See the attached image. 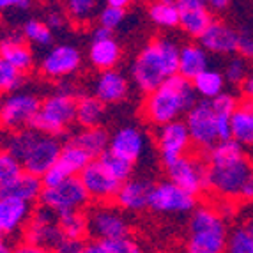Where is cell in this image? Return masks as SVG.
<instances>
[{
    "label": "cell",
    "mask_w": 253,
    "mask_h": 253,
    "mask_svg": "<svg viewBox=\"0 0 253 253\" xmlns=\"http://www.w3.org/2000/svg\"><path fill=\"white\" fill-rule=\"evenodd\" d=\"M207 190L221 200L252 202L253 163L234 140L219 142L207 152Z\"/></svg>",
    "instance_id": "cell-1"
},
{
    "label": "cell",
    "mask_w": 253,
    "mask_h": 253,
    "mask_svg": "<svg viewBox=\"0 0 253 253\" xmlns=\"http://www.w3.org/2000/svg\"><path fill=\"white\" fill-rule=\"evenodd\" d=\"M179 46L169 38H152L131 62V82L140 92H152L177 75Z\"/></svg>",
    "instance_id": "cell-2"
},
{
    "label": "cell",
    "mask_w": 253,
    "mask_h": 253,
    "mask_svg": "<svg viewBox=\"0 0 253 253\" xmlns=\"http://www.w3.org/2000/svg\"><path fill=\"white\" fill-rule=\"evenodd\" d=\"M195 103L197 94L191 87V82L175 75L145 96L142 114L149 124L161 127L181 121L182 115L188 114Z\"/></svg>",
    "instance_id": "cell-3"
},
{
    "label": "cell",
    "mask_w": 253,
    "mask_h": 253,
    "mask_svg": "<svg viewBox=\"0 0 253 253\" xmlns=\"http://www.w3.org/2000/svg\"><path fill=\"white\" fill-rule=\"evenodd\" d=\"M62 144L59 138L44 135L34 127L9 133L5 151L20 161L23 172L42 177L57 163Z\"/></svg>",
    "instance_id": "cell-4"
},
{
    "label": "cell",
    "mask_w": 253,
    "mask_h": 253,
    "mask_svg": "<svg viewBox=\"0 0 253 253\" xmlns=\"http://www.w3.org/2000/svg\"><path fill=\"white\" fill-rule=\"evenodd\" d=\"M228 227L212 204L195 207L188 225L184 253H225Z\"/></svg>",
    "instance_id": "cell-5"
},
{
    "label": "cell",
    "mask_w": 253,
    "mask_h": 253,
    "mask_svg": "<svg viewBox=\"0 0 253 253\" xmlns=\"http://www.w3.org/2000/svg\"><path fill=\"white\" fill-rule=\"evenodd\" d=\"M75 108L76 97L73 96L71 89L60 87L41 99L39 112L30 127L59 138L75 123Z\"/></svg>",
    "instance_id": "cell-6"
},
{
    "label": "cell",
    "mask_w": 253,
    "mask_h": 253,
    "mask_svg": "<svg viewBox=\"0 0 253 253\" xmlns=\"http://www.w3.org/2000/svg\"><path fill=\"white\" fill-rule=\"evenodd\" d=\"M41 106V97L34 90L20 89L13 94L2 97L0 108V129L20 131L30 127Z\"/></svg>",
    "instance_id": "cell-7"
},
{
    "label": "cell",
    "mask_w": 253,
    "mask_h": 253,
    "mask_svg": "<svg viewBox=\"0 0 253 253\" xmlns=\"http://www.w3.org/2000/svg\"><path fill=\"white\" fill-rule=\"evenodd\" d=\"M184 124L190 133L191 145H195L200 151L209 152L216 144H219L218 115L214 114L211 101L197 99V103L186 114Z\"/></svg>",
    "instance_id": "cell-8"
},
{
    "label": "cell",
    "mask_w": 253,
    "mask_h": 253,
    "mask_svg": "<svg viewBox=\"0 0 253 253\" xmlns=\"http://www.w3.org/2000/svg\"><path fill=\"white\" fill-rule=\"evenodd\" d=\"M197 207V197L181 190L170 181H161L152 184L149 195V206L154 214L160 216H182L193 212Z\"/></svg>",
    "instance_id": "cell-9"
},
{
    "label": "cell",
    "mask_w": 253,
    "mask_h": 253,
    "mask_svg": "<svg viewBox=\"0 0 253 253\" xmlns=\"http://www.w3.org/2000/svg\"><path fill=\"white\" fill-rule=\"evenodd\" d=\"M89 234L97 243L121 239L129 236L131 223L119 207L110 204H97L92 211L87 214Z\"/></svg>",
    "instance_id": "cell-10"
},
{
    "label": "cell",
    "mask_w": 253,
    "mask_h": 253,
    "mask_svg": "<svg viewBox=\"0 0 253 253\" xmlns=\"http://www.w3.org/2000/svg\"><path fill=\"white\" fill-rule=\"evenodd\" d=\"M39 200H41L42 207H46L59 216L64 212L84 211V207H87L89 204V195L85 191L80 179L68 177L57 186L42 188Z\"/></svg>",
    "instance_id": "cell-11"
},
{
    "label": "cell",
    "mask_w": 253,
    "mask_h": 253,
    "mask_svg": "<svg viewBox=\"0 0 253 253\" xmlns=\"http://www.w3.org/2000/svg\"><path fill=\"white\" fill-rule=\"evenodd\" d=\"M165 170H167V177H169L167 181L173 182L193 197L207 190V167L206 161L200 158L186 154L177 161L167 165Z\"/></svg>",
    "instance_id": "cell-12"
},
{
    "label": "cell",
    "mask_w": 253,
    "mask_h": 253,
    "mask_svg": "<svg viewBox=\"0 0 253 253\" xmlns=\"http://www.w3.org/2000/svg\"><path fill=\"white\" fill-rule=\"evenodd\" d=\"M82 51L73 44H55L39 62V73L46 80L59 82L73 76L82 68Z\"/></svg>",
    "instance_id": "cell-13"
},
{
    "label": "cell",
    "mask_w": 253,
    "mask_h": 253,
    "mask_svg": "<svg viewBox=\"0 0 253 253\" xmlns=\"http://www.w3.org/2000/svg\"><path fill=\"white\" fill-rule=\"evenodd\" d=\"M21 236H23V241H27L30 245L53 250L62 239L59 228V216L46 207H36Z\"/></svg>",
    "instance_id": "cell-14"
},
{
    "label": "cell",
    "mask_w": 253,
    "mask_h": 253,
    "mask_svg": "<svg viewBox=\"0 0 253 253\" xmlns=\"http://www.w3.org/2000/svg\"><path fill=\"white\" fill-rule=\"evenodd\" d=\"M156 145L165 167L173 163V161H177L179 158L186 156L190 152L191 138L184 121H175V123L158 127Z\"/></svg>",
    "instance_id": "cell-15"
},
{
    "label": "cell",
    "mask_w": 253,
    "mask_h": 253,
    "mask_svg": "<svg viewBox=\"0 0 253 253\" xmlns=\"http://www.w3.org/2000/svg\"><path fill=\"white\" fill-rule=\"evenodd\" d=\"M87 59H89L90 66L96 68L99 73L117 69V64L123 59V48L112 32L101 29V27H96L92 32L89 50H87Z\"/></svg>",
    "instance_id": "cell-16"
},
{
    "label": "cell",
    "mask_w": 253,
    "mask_h": 253,
    "mask_svg": "<svg viewBox=\"0 0 253 253\" xmlns=\"http://www.w3.org/2000/svg\"><path fill=\"white\" fill-rule=\"evenodd\" d=\"M149 149V140L144 131L136 126H123L110 135L108 152L123 158L131 165L145 156Z\"/></svg>",
    "instance_id": "cell-17"
},
{
    "label": "cell",
    "mask_w": 253,
    "mask_h": 253,
    "mask_svg": "<svg viewBox=\"0 0 253 253\" xmlns=\"http://www.w3.org/2000/svg\"><path fill=\"white\" fill-rule=\"evenodd\" d=\"M80 182L84 184L85 191L89 195V200L97 204H108L115 199L119 190V182L105 170L99 160H92L78 175Z\"/></svg>",
    "instance_id": "cell-18"
},
{
    "label": "cell",
    "mask_w": 253,
    "mask_h": 253,
    "mask_svg": "<svg viewBox=\"0 0 253 253\" xmlns=\"http://www.w3.org/2000/svg\"><path fill=\"white\" fill-rule=\"evenodd\" d=\"M32 211V204L9 195H0V236L9 239L23 234Z\"/></svg>",
    "instance_id": "cell-19"
},
{
    "label": "cell",
    "mask_w": 253,
    "mask_h": 253,
    "mask_svg": "<svg viewBox=\"0 0 253 253\" xmlns=\"http://www.w3.org/2000/svg\"><path fill=\"white\" fill-rule=\"evenodd\" d=\"M131 90V82L119 69L97 73L92 82V96L103 105H117L127 99Z\"/></svg>",
    "instance_id": "cell-20"
},
{
    "label": "cell",
    "mask_w": 253,
    "mask_h": 253,
    "mask_svg": "<svg viewBox=\"0 0 253 253\" xmlns=\"http://www.w3.org/2000/svg\"><path fill=\"white\" fill-rule=\"evenodd\" d=\"M237 42H239V32L223 20H212V23L199 39L200 46L207 53L214 55L237 53Z\"/></svg>",
    "instance_id": "cell-21"
},
{
    "label": "cell",
    "mask_w": 253,
    "mask_h": 253,
    "mask_svg": "<svg viewBox=\"0 0 253 253\" xmlns=\"http://www.w3.org/2000/svg\"><path fill=\"white\" fill-rule=\"evenodd\" d=\"M179 7V27L190 38L200 39V36L212 23V13L207 7V2L202 0H181Z\"/></svg>",
    "instance_id": "cell-22"
},
{
    "label": "cell",
    "mask_w": 253,
    "mask_h": 253,
    "mask_svg": "<svg viewBox=\"0 0 253 253\" xmlns=\"http://www.w3.org/2000/svg\"><path fill=\"white\" fill-rule=\"evenodd\" d=\"M152 184L147 179L131 177L129 181L119 186L115 195V207H119L123 212H140L147 209L149 195H151Z\"/></svg>",
    "instance_id": "cell-23"
},
{
    "label": "cell",
    "mask_w": 253,
    "mask_h": 253,
    "mask_svg": "<svg viewBox=\"0 0 253 253\" xmlns=\"http://www.w3.org/2000/svg\"><path fill=\"white\" fill-rule=\"evenodd\" d=\"M0 59L13 66L21 75L34 68V51L25 39L18 34H9L0 39Z\"/></svg>",
    "instance_id": "cell-24"
},
{
    "label": "cell",
    "mask_w": 253,
    "mask_h": 253,
    "mask_svg": "<svg viewBox=\"0 0 253 253\" xmlns=\"http://www.w3.org/2000/svg\"><path fill=\"white\" fill-rule=\"evenodd\" d=\"M209 69V53L197 42L179 46L177 75L188 82H193L200 73Z\"/></svg>",
    "instance_id": "cell-25"
},
{
    "label": "cell",
    "mask_w": 253,
    "mask_h": 253,
    "mask_svg": "<svg viewBox=\"0 0 253 253\" xmlns=\"http://www.w3.org/2000/svg\"><path fill=\"white\" fill-rule=\"evenodd\" d=\"M230 138L241 147H253V101H239L230 117Z\"/></svg>",
    "instance_id": "cell-26"
},
{
    "label": "cell",
    "mask_w": 253,
    "mask_h": 253,
    "mask_svg": "<svg viewBox=\"0 0 253 253\" xmlns=\"http://www.w3.org/2000/svg\"><path fill=\"white\" fill-rule=\"evenodd\" d=\"M42 193V181L38 175H32L29 172H21L16 179L0 188V195H9L14 199H20L23 202L32 204L34 200H39Z\"/></svg>",
    "instance_id": "cell-27"
},
{
    "label": "cell",
    "mask_w": 253,
    "mask_h": 253,
    "mask_svg": "<svg viewBox=\"0 0 253 253\" xmlns=\"http://www.w3.org/2000/svg\"><path fill=\"white\" fill-rule=\"evenodd\" d=\"M71 142L78 145L80 149H84L90 156V160H99L108 151L110 135L101 126L87 127V129H80L78 133H75Z\"/></svg>",
    "instance_id": "cell-28"
},
{
    "label": "cell",
    "mask_w": 253,
    "mask_h": 253,
    "mask_svg": "<svg viewBox=\"0 0 253 253\" xmlns=\"http://www.w3.org/2000/svg\"><path fill=\"white\" fill-rule=\"evenodd\" d=\"M105 105L99 99L92 96V94H85L76 99V108H75V123L82 126V129L87 127H99L105 119Z\"/></svg>",
    "instance_id": "cell-29"
},
{
    "label": "cell",
    "mask_w": 253,
    "mask_h": 253,
    "mask_svg": "<svg viewBox=\"0 0 253 253\" xmlns=\"http://www.w3.org/2000/svg\"><path fill=\"white\" fill-rule=\"evenodd\" d=\"M90 161L92 160H90L89 154L69 140L68 144L62 145L59 160H57L55 165H57L68 177H78V175L82 173V170H84Z\"/></svg>",
    "instance_id": "cell-30"
},
{
    "label": "cell",
    "mask_w": 253,
    "mask_h": 253,
    "mask_svg": "<svg viewBox=\"0 0 253 253\" xmlns=\"http://www.w3.org/2000/svg\"><path fill=\"white\" fill-rule=\"evenodd\" d=\"M147 16L152 21V25L158 29L172 30L179 27V7L177 2H170V0H158L151 2L147 7Z\"/></svg>",
    "instance_id": "cell-31"
},
{
    "label": "cell",
    "mask_w": 253,
    "mask_h": 253,
    "mask_svg": "<svg viewBox=\"0 0 253 253\" xmlns=\"http://www.w3.org/2000/svg\"><path fill=\"white\" fill-rule=\"evenodd\" d=\"M191 87H193L195 94H199L202 99L211 101L216 96L225 92V78L219 71L209 68L204 73H200V75L191 82Z\"/></svg>",
    "instance_id": "cell-32"
},
{
    "label": "cell",
    "mask_w": 253,
    "mask_h": 253,
    "mask_svg": "<svg viewBox=\"0 0 253 253\" xmlns=\"http://www.w3.org/2000/svg\"><path fill=\"white\" fill-rule=\"evenodd\" d=\"M127 7H129L127 0H108L97 13V27L114 32L126 20Z\"/></svg>",
    "instance_id": "cell-33"
},
{
    "label": "cell",
    "mask_w": 253,
    "mask_h": 253,
    "mask_svg": "<svg viewBox=\"0 0 253 253\" xmlns=\"http://www.w3.org/2000/svg\"><path fill=\"white\" fill-rule=\"evenodd\" d=\"M59 228L64 239L84 241V237L89 234L87 214L84 211H73L59 214Z\"/></svg>",
    "instance_id": "cell-34"
},
{
    "label": "cell",
    "mask_w": 253,
    "mask_h": 253,
    "mask_svg": "<svg viewBox=\"0 0 253 253\" xmlns=\"http://www.w3.org/2000/svg\"><path fill=\"white\" fill-rule=\"evenodd\" d=\"M21 38L29 42L30 46H50L53 42V32L42 21V18H29L21 25Z\"/></svg>",
    "instance_id": "cell-35"
},
{
    "label": "cell",
    "mask_w": 253,
    "mask_h": 253,
    "mask_svg": "<svg viewBox=\"0 0 253 253\" xmlns=\"http://www.w3.org/2000/svg\"><path fill=\"white\" fill-rule=\"evenodd\" d=\"M64 13L69 21H75L78 25H85L97 18L99 5L94 0H69L64 5Z\"/></svg>",
    "instance_id": "cell-36"
},
{
    "label": "cell",
    "mask_w": 253,
    "mask_h": 253,
    "mask_svg": "<svg viewBox=\"0 0 253 253\" xmlns=\"http://www.w3.org/2000/svg\"><path fill=\"white\" fill-rule=\"evenodd\" d=\"M99 163L105 167L106 172H108L119 184H123V182L129 181V179L133 177V165H131L129 161L123 160V158L114 156V154L108 151L99 158Z\"/></svg>",
    "instance_id": "cell-37"
},
{
    "label": "cell",
    "mask_w": 253,
    "mask_h": 253,
    "mask_svg": "<svg viewBox=\"0 0 253 253\" xmlns=\"http://www.w3.org/2000/svg\"><path fill=\"white\" fill-rule=\"evenodd\" d=\"M225 253H253V230L248 225H241L228 232Z\"/></svg>",
    "instance_id": "cell-38"
},
{
    "label": "cell",
    "mask_w": 253,
    "mask_h": 253,
    "mask_svg": "<svg viewBox=\"0 0 253 253\" xmlns=\"http://www.w3.org/2000/svg\"><path fill=\"white\" fill-rule=\"evenodd\" d=\"M221 75H223V78H225V84L243 85L250 75L248 60H245L243 57H239V55H232V57L227 60V64H225V69Z\"/></svg>",
    "instance_id": "cell-39"
},
{
    "label": "cell",
    "mask_w": 253,
    "mask_h": 253,
    "mask_svg": "<svg viewBox=\"0 0 253 253\" xmlns=\"http://www.w3.org/2000/svg\"><path fill=\"white\" fill-rule=\"evenodd\" d=\"M23 76L20 71L13 68V66H9L7 62L0 59V96L4 94H13L16 90L21 89V85H23Z\"/></svg>",
    "instance_id": "cell-40"
},
{
    "label": "cell",
    "mask_w": 253,
    "mask_h": 253,
    "mask_svg": "<svg viewBox=\"0 0 253 253\" xmlns=\"http://www.w3.org/2000/svg\"><path fill=\"white\" fill-rule=\"evenodd\" d=\"M21 172H23V169L16 158L11 156L7 151L0 154V188H4L13 179H16Z\"/></svg>",
    "instance_id": "cell-41"
},
{
    "label": "cell",
    "mask_w": 253,
    "mask_h": 253,
    "mask_svg": "<svg viewBox=\"0 0 253 253\" xmlns=\"http://www.w3.org/2000/svg\"><path fill=\"white\" fill-rule=\"evenodd\" d=\"M212 110H214L216 115H221V117H232V114L236 112L237 105V97L232 92H221L219 96H216L214 99H211Z\"/></svg>",
    "instance_id": "cell-42"
},
{
    "label": "cell",
    "mask_w": 253,
    "mask_h": 253,
    "mask_svg": "<svg viewBox=\"0 0 253 253\" xmlns=\"http://www.w3.org/2000/svg\"><path fill=\"white\" fill-rule=\"evenodd\" d=\"M103 245L108 250V253H145L144 246L140 245L136 239H133L131 236L121 237V239H115V241H108V243H103Z\"/></svg>",
    "instance_id": "cell-43"
},
{
    "label": "cell",
    "mask_w": 253,
    "mask_h": 253,
    "mask_svg": "<svg viewBox=\"0 0 253 253\" xmlns=\"http://www.w3.org/2000/svg\"><path fill=\"white\" fill-rule=\"evenodd\" d=\"M42 21H44V23L50 27L51 32H53V30H62L64 27H66L68 16L64 13V9H50V11H46Z\"/></svg>",
    "instance_id": "cell-44"
},
{
    "label": "cell",
    "mask_w": 253,
    "mask_h": 253,
    "mask_svg": "<svg viewBox=\"0 0 253 253\" xmlns=\"http://www.w3.org/2000/svg\"><path fill=\"white\" fill-rule=\"evenodd\" d=\"M85 243L84 241H76V239H60L59 245L51 250V253H82L84 252Z\"/></svg>",
    "instance_id": "cell-45"
},
{
    "label": "cell",
    "mask_w": 253,
    "mask_h": 253,
    "mask_svg": "<svg viewBox=\"0 0 253 253\" xmlns=\"http://www.w3.org/2000/svg\"><path fill=\"white\" fill-rule=\"evenodd\" d=\"M237 53L245 60H253V36L252 34H239Z\"/></svg>",
    "instance_id": "cell-46"
},
{
    "label": "cell",
    "mask_w": 253,
    "mask_h": 253,
    "mask_svg": "<svg viewBox=\"0 0 253 253\" xmlns=\"http://www.w3.org/2000/svg\"><path fill=\"white\" fill-rule=\"evenodd\" d=\"M13 253H51V250L42 248V246L30 245L27 241H20L18 245L13 246Z\"/></svg>",
    "instance_id": "cell-47"
},
{
    "label": "cell",
    "mask_w": 253,
    "mask_h": 253,
    "mask_svg": "<svg viewBox=\"0 0 253 253\" xmlns=\"http://www.w3.org/2000/svg\"><path fill=\"white\" fill-rule=\"evenodd\" d=\"M32 7V2L29 0H0V13H4L7 9H20V11H25V9Z\"/></svg>",
    "instance_id": "cell-48"
},
{
    "label": "cell",
    "mask_w": 253,
    "mask_h": 253,
    "mask_svg": "<svg viewBox=\"0 0 253 253\" xmlns=\"http://www.w3.org/2000/svg\"><path fill=\"white\" fill-rule=\"evenodd\" d=\"M243 87V94H245V99L253 101V69H250L248 78L245 80V84L241 85Z\"/></svg>",
    "instance_id": "cell-49"
},
{
    "label": "cell",
    "mask_w": 253,
    "mask_h": 253,
    "mask_svg": "<svg viewBox=\"0 0 253 253\" xmlns=\"http://www.w3.org/2000/svg\"><path fill=\"white\" fill-rule=\"evenodd\" d=\"M207 7H209L211 13H223V11H227L230 7V2H227V0H212V2H207Z\"/></svg>",
    "instance_id": "cell-50"
},
{
    "label": "cell",
    "mask_w": 253,
    "mask_h": 253,
    "mask_svg": "<svg viewBox=\"0 0 253 253\" xmlns=\"http://www.w3.org/2000/svg\"><path fill=\"white\" fill-rule=\"evenodd\" d=\"M82 253H108V250L105 248L103 243H97V241H92V243H85L84 252Z\"/></svg>",
    "instance_id": "cell-51"
},
{
    "label": "cell",
    "mask_w": 253,
    "mask_h": 253,
    "mask_svg": "<svg viewBox=\"0 0 253 253\" xmlns=\"http://www.w3.org/2000/svg\"><path fill=\"white\" fill-rule=\"evenodd\" d=\"M0 253H13V245L11 241L0 236Z\"/></svg>",
    "instance_id": "cell-52"
},
{
    "label": "cell",
    "mask_w": 253,
    "mask_h": 253,
    "mask_svg": "<svg viewBox=\"0 0 253 253\" xmlns=\"http://www.w3.org/2000/svg\"><path fill=\"white\" fill-rule=\"evenodd\" d=\"M5 142H7V135L4 129H0V154L5 152Z\"/></svg>",
    "instance_id": "cell-53"
},
{
    "label": "cell",
    "mask_w": 253,
    "mask_h": 253,
    "mask_svg": "<svg viewBox=\"0 0 253 253\" xmlns=\"http://www.w3.org/2000/svg\"><path fill=\"white\" fill-rule=\"evenodd\" d=\"M0 108H2V97H0Z\"/></svg>",
    "instance_id": "cell-54"
},
{
    "label": "cell",
    "mask_w": 253,
    "mask_h": 253,
    "mask_svg": "<svg viewBox=\"0 0 253 253\" xmlns=\"http://www.w3.org/2000/svg\"><path fill=\"white\" fill-rule=\"evenodd\" d=\"M0 25H2V16H0Z\"/></svg>",
    "instance_id": "cell-55"
},
{
    "label": "cell",
    "mask_w": 253,
    "mask_h": 253,
    "mask_svg": "<svg viewBox=\"0 0 253 253\" xmlns=\"http://www.w3.org/2000/svg\"><path fill=\"white\" fill-rule=\"evenodd\" d=\"M161 253H172V252H161Z\"/></svg>",
    "instance_id": "cell-56"
}]
</instances>
